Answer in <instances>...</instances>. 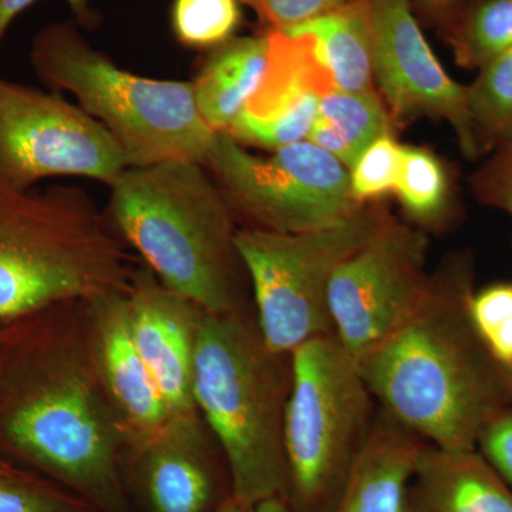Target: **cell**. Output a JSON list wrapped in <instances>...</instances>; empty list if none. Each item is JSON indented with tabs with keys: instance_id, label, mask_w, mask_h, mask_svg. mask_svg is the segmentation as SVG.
Wrapping results in <instances>:
<instances>
[{
	"instance_id": "obj_1",
	"label": "cell",
	"mask_w": 512,
	"mask_h": 512,
	"mask_svg": "<svg viewBox=\"0 0 512 512\" xmlns=\"http://www.w3.org/2000/svg\"><path fill=\"white\" fill-rule=\"evenodd\" d=\"M123 444L94 366L86 301L0 322V456L97 512H133L121 480Z\"/></svg>"
},
{
	"instance_id": "obj_2",
	"label": "cell",
	"mask_w": 512,
	"mask_h": 512,
	"mask_svg": "<svg viewBox=\"0 0 512 512\" xmlns=\"http://www.w3.org/2000/svg\"><path fill=\"white\" fill-rule=\"evenodd\" d=\"M474 291L470 249L450 252L409 318L356 360L380 409L451 450H476L481 431L512 406V370L491 355L471 319Z\"/></svg>"
},
{
	"instance_id": "obj_3",
	"label": "cell",
	"mask_w": 512,
	"mask_h": 512,
	"mask_svg": "<svg viewBox=\"0 0 512 512\" xmlns=\"http://www.w3.org/2000/svg\"><path fill=\"white\" fill-rule=\"evenodd\" d=\"M205 170L190 160L128 167L110 185L107 217L171 291L208 313L255 312L237 215Z\"/></svg>"
},
{
	"instance_id": "obj_4",
	"label": "cell",
	"mask_w": 512,
	"mask_h": 512,
	"mask_svg": "<svg viewBox=\"0 0 512 512\" xmlns=\"http://www.w3.org/2000/svg\"><path fill=\"white\" fill-rule=\"evenodd\" d=\"M292 356L266 345L255 312L205 313L192 397L227 461L232 495L258 504L288 490L285 417Z\"/></svg>"
},
{
	"instance_id": "obj_5",
	"label": "cell",
	"mask_w": 512,
	"mask_h": 512,
	"mask_svg": "<svg viewBox=\"0 0 512 512\" xmlns=\"http://www.w3.org/2000/svg\"><path fill=\"white\" fill-rule=\"evenodd\" d=\"M127 249L82 188H20L0 173V322L123 291Z\"/></svg>"
},
{
	"instance_id": "obj_6",
	"label": "cell",
	"mask_w": 512,
	"mask_h": 512,
	"mask_svg": "<svg viewBox=\"0 0 512 512\" xmlns=\"http://www.w3.org/2000/svg\"><path fill=\"white\" fill-rule=\"evenodd\" d=\"M30 63L52 92L72 94L103 124L128 167L190 160L205 165L215 137L200 114L192 82L138 76L94 49L74 22H53L30 46Z\"/></svg>"
},
{
	"instance_id": "obj_7",
	"label": "cell",
	"mask_w": 512,
	"mask_h": 512,
	"mask_svg": "<svg viewBox=\"0 0 512 512\" xmlns=\"http://www.w3.org/2000/svg\"><path fill=\"white\" fill-rule=\"evenodd\" d=\"M285 417L286 501L293 512H329L375 424V397L335 335L292 352Z\"/></svg>"
},
{
	"instance_id": "obj_8",
	"label": "cell",
	"mask_w": 512,
	"mask_h": 512,
	"mask_svg": "<svg viewBox=\"0 0 512 512\" xmlns=\"http://www.w3.org/2000/svg\"><path fill=\"white\" fill-rule=\"evenodd\" d=\"M390 215L383 201H373L311 231L239 228L238 248L251 282L256 323L269 348L292 355L309 340L333 335L330 281Z\"/></svg>"
},
{
	"instance_id": "obj_9",
	"label": "cell",
	"mask_w": 512,
	"mask_h": 512,
	"mask_svg": "<svg viewBox=\"0 0 512 512\" xmlns=\"http://www.w3.org/2000/svg\"><path fill=\"white\" fill-rule=\"evenodd\" d=\"M205 167L237 218L247 222L244 228L311 231L362 205L350 191L348 168L309 140L256 156L228 133H217Z\"/></svg>"
},
{
	"instance_id": "obj_10",
	"label": "cell",
	"mask_w": 512,
	"mask_h": 512,
	"mask_svg": "<svg viewBox=\"0 0 512 512\" xmlns=\"http://www.w3.org/2000/svg\"><path fill=\"white\" fill-rule=\"evenodd\" d=\"M127 168L117 141L82 107L0 77V173L13 184L84 177L110 187Z\"/></svg>"
},
{
	"instance_id": "obj_11",
	"label": "cell",
	"mask_w": 512,
	"mask_h": 512,
	"mask_svg": "<svg viewBox=\"0 0 512 512\" xmlns=\"http://www.w3.org/2000/svg\"><path fill=\"white\" fill-rule=\"evenodd\" d=\"M427 232L390 215L336 269L329 286L333 335L360 357L389 338L429 285Z\"/></svg>"
},
{
	"instance_id": "obj_12",
	"label": "cell",
	"mask_w": 512,
	"mask_h": 512,
	"mask_svg": "<svg viewBox=\"0 0 512 512\" xmlns=\"http://www.w3.org/2000/svg\"><path fill=\"white\" fill-rule=\"evenodd\" d=\"M120 473L133 512H217L232 495L227 461L198 412L124 441Z\"/></svg>"
},
{
	"instance_id": "obj_13",
	"label": "cell",
	"mask_w": 512,
	"mask_h": 512,
	"mask_svg": "<svg viewBox=\"0 0 512 512\" xmlns=\"http://www.w3.org/2000/svg\"><path fill=\"white\" fill-rule=\"evenodd\" d=\"M373 83L393 126L420 117L453 128L467 160H480L468 116L466 86L446 72L421 32L412 0H370Z\"/></svg>"
},
{
	"instance_id": "obj_14",
	"label": "cell",
	"mask_w": 512,
	"mask_h": 512,
	"mask_svg": "<svg viewBox=\"0 0 512 512\" xmlns=\"http://www.w3.org/2000/svg\"><path fill=\"white\" fill-rule=\"evenodd\" d=\"M266 33L264 76L227 133L244 146L275 151L308 140L320 99L336 89L315 36Z\"/></svg>"
},
{
	"instance_id": "obj_15",
	"label": "cell",
	"mask_w": 512,
	"mask_h": 512,
	"mask_svg": "<svg viewBox=\"0 0 512 512\" xmlns=\"http://www.w3.org/2000/svg\"><path fill=\"white\" fill-rule=\"evenodd\" d=\"M124 298L134 343L171 416L198 412L192 397V365L207 312L161 284L146 265L134 266Z\"/></svg>"
},
{
	"instance_id": "obj_16",
	"label": "cell",
	"mask_w": 512,
	"mask_h": 512,
	"mask_svg": "<svg viewBox=\"0 0 512 512\" xmlns=\"http://www.w3.org/2000/svg\"><path fill=\"white\" fill-rule=\"evenodd\" d=\"M124 292L86 302L94 366L126 441L160 429L171 413L134 343Z\"/></svg>"
},
{
	"instance_id": "obj_17",
	"label": "cell",
	"mask_w": 512,
	"mask_h": 512,
	"mask_svg": "<svg viewBox=\"0 0 512 512\" xmlns=\"http://www.w3.org/2000/svg\"><path fill=\"white\" fill-rule=\"evenodd\" d=\"M407 512H512V488L476 450L424 443L406 490Z\"/></svg>"
},
{
	"instance_id": "obj_18",
	"label": "cell",
	"mask_w": 512,
	"mask_h": 512,
	"mask_svg": "<svg viewBox=\"0 0 512 512\" xmlns=\"http://www.w3.org/2000/svg\"><path fill=\"white\" fill-rule=\"evenodd\" d=\"M424 441L383 409L329 512H407L406 490Z\"/></svg>"
},
{
	"instance_id": "obj_19",
	"label": "cell",
	"mask_w": 512,
	"mask_h": 512,
	"mask_svg": "<svg viewBox=\"0 0 512 512\" xmlns=\"http://www.w3.org/2000/svg\"><path fill=\"white\" fill-rule=\"evenodd\" d=\"M268 49V33L235 36L205 59L192 86L202 119L215 133H227L258 89Z\"/></svg>"
},
{
	"instance_id": "obj_20",
	"label": "cell",
	"mask_w": 512,
	"mask_h": 512,
	"mask_svg": "<svg viewBox=\"0 0 512 512\" xmlns=\"http://www.w3.org/2000/svg\"><path fill=\"white\" fill-rule=\"evenodd\" d=\"M286 33H309L316 37L320 55L328 67L336 90L370 92L376 89L373 83L370 0H350L342 8Z\"/></svg>"
},
{
	"instance_id": "obj_21",
	"label": "cell",
	"mask_w": 512,
	"mask_h": 512,
	"mask_svg": "<svg viewBox=\"0 0 512 512\" xmlns=\"http://www.w3.org/2000/svg\"><path fill=\"white\" fill-rule=\"evenodd\" d=\"M393 121L377 90H332L319 101L308 140L328 151L348 170L377 138L393 133Z\"/></svg>"
},
{
	"instance_id": "obj_22",
	"label": "cell",
	"mask_w": 512,
	"mask_h": 512,
	"mask_svg": "<svg viewBox=\"0 0 512 512\" xmlns=\"http://www.w3.org/2000/svg\"><path fill=\"white\" fill-rule=\"evenodd\" d=\"M416 227L443 229L456 217V194L443 160L426 147L403 146V163L394 188Z\"/></svg>"
},
{
	"instance_id": "obj_23",
	"label": "cell",
	"mask_w": 512,
	"mask_h": 512,
	"mask_svg": "<svg viewBox=\"0 0 512 512\" xmlns=\"http://www.w3.org/2000/svg\"><path fill=\"white\" fill-rule=\"evenodd\" d=\"M468 116L478 157L512 140V49L478 70L466 86Z\"/></svg>"
},
{
	"instance_id": "obj_24",
	"label": "cell",
	"mask_w": 512,
	"mask_h": 512,
	"mask_svg": "<svg viewBox=\"0 0 512 512\" xmlns=\"http://www.w3.org/2000/svg\"><path fill=\"white\" fill-rule=\"evenodd\" d=\"M447 42L458 66L480 70L512 49V0H477L466 6Z\"/></svg>"
},
{
	"instance_id": "obj_25",
	"label": "cell",
	"mask_w": 512,
	"mask_h": 512,
	"mask_svg": "<svg viewBox=\"0 0 512 512\" xmlns=\"http://www.w3.org/2000/svg\"><path fill=\"white\" fill-rule=\"evenodd\" d=\"M0 512H97L79 495L0 456Z\"/></svg>"
},
{
	"instance_id": "obj_26",
	"label": "cell",
	"mask_w": 512,
	"mask_h": 512,
	"mask_svg": "<svg viewBox=\"0 0 512 512\" xmlns=\"http://www.w3.org/2000/svg\"><path fill=\"white\" fill-rule=\"evenodd\" d=\"M239 0H174L171 30L180 45L212 50L234 39L242 22Z\"/></svg>"
},
{
	"instance_id": "obj_27",
	"label": "cell",
	"mask_w": 512,
	"mask_h": 512,
	"mask_svg": "<svg viewBox=\"0 0 512 512\" xmlns=\"http://www.w3.org/2000/svg\"><path fill=\"white\" fill-rule=\"evenodd\" d=\"M471 319L491 355L512 370V282L497 281L476 289Z\"/></svg>"
},
{
	"instance_id": "obj_28",
	"label": "cell",
	"mask_w": 512,
	"mask_h": 512,
	"mask_svg": "<svg viewBox=\"0 0 512 512\" xmlns=\"http://www.w3.org/2000/svg\"><path fill=\"white\" fill-rule=\"evenodd\" d=\"M403 146L393 133L384 134L360 154L349 170L350 191L357 204L382 201L399 181Z\"/></svg>"
},
{
	"instance_id": "obj_29",
	"label": "cell",
	"mask_w": 512,
	"mask_h": 512,
	"mask_svg": "<svg viewBox=\"0 0 512 512\" xmlns=\"http://www.w3.org/2000/svg\"><path fill=\"white\" fill-rule=\"evenodd\" d=\"M470 188L481 205L503 212L512 220V140L483 158L471 174Z\"/></svg>"
},
{
	"instance_id": "obj_30",
	"label": "cell",
	"mask_w": 512,
	"mask_h": 512,
	"mask_svg": "<svg viewBox=\"0 0 512 512\" xmlns=\"http://www.w3.org/2000/svg\"><path fill=\"white\" fill-rule=\"evenodd\" d=\"M256 13L268 32H289L326 13L342 8L350 0H239Z\"/></svg>"
},
{
	"instance_id": "obj_31",
	"label": "cell",
	"mask_w": 512,
	"mask_h": 512,
	"mask_svg": "<svg viewBox=\"0 0 512 512\" xmlns=\"http://www.w3.org/2000/svg\"><path fill=\"white\" fill-rule=\"evenodd\" d=\"M477 451L512 488V406L481 431Z\"/></svg>"
},
{
	"instance_id": "obj_32",
	"label": "cell",
	"mask_w": 512,
	"mask_h": 512,
	"mask_svg": "<svg viewBox=\"0 0 512 512\" xmlns=\"http://www.w3.org/2000/svg\"><path fill=\"white\" fill-rule=\"evenodd\" d=\"M36 2L37 0H0V49L15 19ZM92 2L93 0H66L79 25L90 26L94 22Z\"/></svg>"
},
{
	"instance_id": "obj_33",
	"label": "cell",
	"mask_w": 512,
	"mask_h": 512,
	"mask_svg": "<svg viewBox=\"0 0 512 512\" xmlns=\"http://www.w3.org/2000/svg\"><path fill=\"white\" fill-rule=\"evenodd\" d=\"M412 5L439 28L447 40L453 35L467 6L464 0H412Z\"/></svg>"
},
{
	"instance_id": "obj_34",
	"label": "cell",
	"mask_w": 512,
	"mask_h": 512,
	"mask_svg": "<svg viewBox=\"0 0 512 512\" xmlns=\"http://www.w3.org/2000/svg\"><path fill=\"white\" fill-rule=\"evenodd\" d=\"M254 512H293L284 497H272L255 504Z\"/></svg>"
},
{
	"instance_id": "obj_35",
	"label": "cell",
	"mask_w": 512,
	"mask_h": 512,
	"mask_svg": "<svg viewBox=\"0 0 512 512\" xmlns=\"http://www.w3.org/2000/svg\"><path fill=\"white\" fill-rule=\"evenodd\" d=\"M255 505L231 495L217 512H254Z\"/></svg>"
}]
</instances>
